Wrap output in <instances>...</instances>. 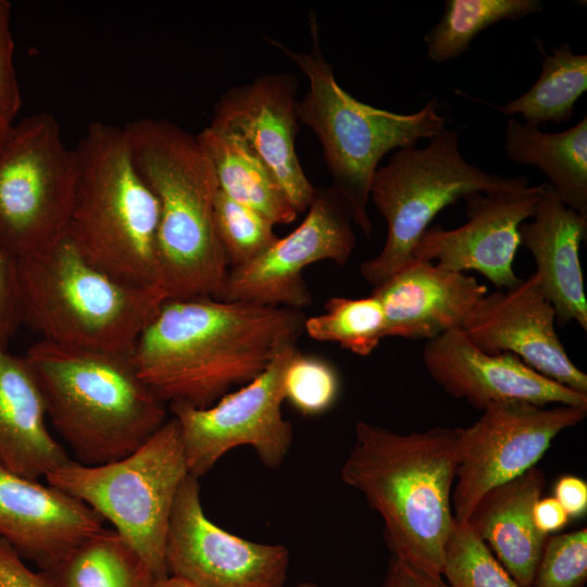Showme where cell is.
I'll return each instance as SVG.
<instances>
[{
  "label": "cell",
  "mask_w": 587,
  "mask_h": 587,
  "mask_svg": "<svg viewBox=\"0 0 587 587\" xmlns=\"http://www.w3.org/2000/svg\"><path fill=\"white\" fill-rule=\"evenodd\" d=\"M350 211L333 187L316 189L303 221L262 254L230 267L218 300L301 310L312 303L303 271L320 261L345 265L355 247Z\"/></svg>",
  "instance_id": "4fadbf2b"
},
{
  "label": "cell",
  "mask_w": 587,
  "mask_h": 587,
  "mask_svg": "<svg viewBox=\"0 0 587 587\" xmlns=\"http://www.w3.org/2000/svg\"><path fill=\"white\" fill-rule=\"evenodd\" d=\"M586 415L587 405L505 401L486 407L477 421L461 428L454 519L466 522L486 492L536 466L553 439Z\"/></svg>",
  "instance_id": "7c38bea8"
},
{
  "label": "cell",
  "mask_w": 587,
  "mask_h": 587,
  "mask_svg": "<svg viewBox=\"0 0 587 587\" xmlns=\"http://www.w3.org/2000/svg\"><path fill=\"white\" fill-rule=\"evenodd\" d=\"M546 185L466 196V222L452 229L428 227L414 246L413 260L476 271L498 290L515 286L521 280L513 267L519 229L533 216Z\"/></svg>",
  "instance_id": "9a60e30c"
},
{
  "label": "cell",
  "mask_w": 587,
  "mask_h": 587,
  "mask_svg": "<svg viewBox=\"0 0 587 587\" xmlns=\"http://www.w3.org/2000/svg\"><path fill=\"white\" fill-rule=\"evenodd\" d=\"M487 291L471 275L414 260L371 294L383 307L386 337L427 341L461 327Z\"/></svg>",
  "instance_id": "ffe728a7"
},
{
  "label": "cell",
  "mask_w": 587,
  "mask_h": 587,
  "mask_svg": "<svg viewBox=\"0 0 587 587\" xmlns=\"http://www.w3.org/2000/svg\"><path fill=\"white\" fill-rule=\"evenodd\" d=\"M311 50L297 52L282 42L267 38L307 76L309 89L297 102L299 122L317 137L332 186L347 204L353 224L367 237L372 223L367 202L373 176L380 160L398 149L416 146L432 139L445 128L436 98L421 110L401 114L363 103L346 91L335 78L323 54L320 24L315 14L309 16Z\"/></svg>",
  "instance_id": "8992f818"
},
{
  "label": "cell",
  "mask_w": 587,
  "mask_h": 587,
  "mask_svg": "<svg viewBox=\"0 0 587 587\" xmlns=\"http://www.w3.org/2000/svg\"><path fill=\"white\" fill-rule=\"evenodd\" d=\"M41 572L53 587H152L157 579L132 545L104 527Z\"/></svg>",
  "instance_id": "484cf974"
},
{
  "label": "cell",
  "mask_w": 587,
  "mask_h": 587,
  "mask_svg": "<svg viewBox=\"0 0 587 587\" xmlns=\"http://www.w3.org/2000/svg\"><path fill=\"white\" fill-rule=\"evenodd\" d=\"M21 325L15 258L0 243V345L8 347Z\"/></svg>",
  "instance_id": "e575fe53"
},
{
  "label": "cell",
  "mask_w": 587,
  "mask_h": 587,
  "mask_svg": "<svg viewBox=\"0 0 587 587\" xmlns=\"http://www.w3.org/2000/svg\"><path fill=\"white\" fill-rule=\"evenodd\" d=\"M295 587H321V586L312 582H302Z\"/></svg>",
  "instance_id": "b9f144b4"
},
{
  "label": "cell",
  "mask_w": 587,
  "mask_h": 587,
  "mask_svg": "<svg viewBox=\"0 0 587 587\" xmlns=\"http://www.w3.org/2000/svg\"><path fill=\"white\" fill-rule=\"evenodd\" d=\"M553 497L569 517H579L587 510V484L574 475L560 477L553 488Z\"/></svg>",
  "instance_id": "74e56055"
},
{
  "label": "cell",
  "mask_w": 587,
  "mask_h": 587,
  "mask_svg": "<svg viewBox=\"0 0 587 587\" xmlns=\"http://www.w3.org/2000/svg\"><path fill=\"white\" fill-rule=\"evenodd\" d=\"M525 176L503 177L467 162L459 135L445 128L425 147L395 150L373 176L370 199L387 223L382 251L364 261L361 276L376 287L413 262L415 243L436 215L460 198L528 186Z\"/></svg>",
  "instance_id": "9c48e42d"
},
{
  "label": "cell",
  "mask_w": 587,
  "mask_h": 587,
  "mask_svg": "<svg viewBox=\"0 0 587 587\" xmlns=\"http://www.w3.org/2000/svg\"><path fill=\"white\" fill-rule=\"evenodd\" d=\"M423 363L448 395L482 411L489 404L505 401L541 407L587 405V395L541 375L513 353L483 351L461 327L427 340Z\"/></svg>",
  "instance_id": "ac0fdd59"
},
{
  "label": "cell",
  "mask_w": 587,
  "mask_h": 587,
  "mask_svg": "<svg viewBox=\"0 0 587 587\" xmlns=\"http://www.w3.org/2000/svg\"><path fill=\"white\" fill-rule=\"evenodd\" d=\"M75 151L77 185L66 235L108 276L158 290L159 203L135 166L124 127L91 123Z\"/></svg>",
  "instance_id": "5b68a950"
},
{
  "label": "cell",
  "mask_w": 587,
  "mask_h": 587,
  "mask_svg": "<svg viewBox=\"0 0 587 587\" xmlns=\"http://www.w3.org/2000/svg\"><path fill=\"white\" fill-rule=\"evenodd\" d=\"M213 215L216 236L229 268L252 261L279 238L271 221L221 189L214 199Z\"/></svg>",
  "instance_id": "4dcf8cb0"
},
{
  "label": "cell",
  "mask_w": 587,
  "mask_h": 587,
  "mask_svg": "<svg viewBox=\"0 0 587 587\" xmlns=\"http://www.w3.org/2000/svg\"><path fill=\"white\" fill-rule=\"evenodd\" d=\"M460 433L437 426L400 434L360 421L341 466L342 482L380 515L391 555L436 576L454 522Z\"/></svg>",
  "instance_id": "7a4b0ae2"
},
{
  "label": "cell",
  "mask_w": 587,
  "mask_h": 587,
  "mask_svg": "<svg viewBox=\"0 0 587 587\" xmlns=\"http://www.w3.org/2000/svg\"><path fill=\"white\" fill-rule=\"evenodd\" d=\"M296 346L283 350L251 382L207 408L174 402L190 475L207 474L229 450L251 446L262 463L278 469L292 444V425L282 414L284 375Z\"/></svg>",
  "instance_id": "8fae6325"
},
{
  "label": "cell",
  "mask_w": 587,
  "mask_h": 587,
  "mask_svg": "<svg viewBox=\"0 0 587 587\" xmlns=\"http://www.w3.org/2000/svg\"><path fill=\"white\" fill-rule=\"evenodd\" d=\"M533 520L536 528L548 536L562 529L570 517L554 497H540L534 504Z\"/></svg>",
  "instance_id": "f35d334b"
},
{
  "label": "cell",
  "mask_w": 587,
  "mask_h": 587,
  "mask_svg": "<svg viewBox=\"0 0 587 587\" xmlns=\"http://www.w3.org/2000/svg\"><path fill=\"white\" fill-rule=\"evenodd\" d=\"M78 163L46 112L13 125L0 148V243L15 259L66 235Z\"/></svg>",
  "instance_id": "30bf717a"
},
{
  "label": "cell",
  "mask_w": 587,
  "mask_h": 587,
  "mask_svg": "<svg viewBox=\"0 0 587 587\" xmlns=\"http://www.w3.org/2000/svg\"><path fill=\"white\" fill-rule=\"evenodd\" d=\"M587 582V529L547 537L532 587H584Z\"/></svg>",
  "instance_id": "d6a6232c"
},
{
  "label": "cell",
  "mask_w": 587,
  "mask_h": 587,
  "mask_svg": "<svg viewBox=\"0 0 587 587\" xmlns=\"http://www.w3.org/2000/svg\"><path fill=\"white\" fill-rule=\"evenodd\" d=\"M545 484L544 472L534 466L486 492L466 521L523 587H532L548 537L533 520V508Z\"/></svg>",
  "instance_id": "603a6c76"
},
{
  "label": "cell",
  "mask_w": 587,
  "mask_h": 587,
  "mask_svg": "<svg viewBox=\"0 0 587 587\" xmlns=\"http://www.w3.org/2000/svg\"><path fill=\"white\" fill-rule=\"evenodd\" d=\"M284 398L304 416L327 412L337 401L340 379L327 361L294 352L284 375Z\"/></svg>",
  "instance_id": "1f68e13d"
},
{
  "label": "cell",
  "mask_w": 587,
  "mask_h": 587,
  "mask_svg": "<svg viewBox=\"0 0 587 587\" xmlns=\"http://www.w3.org/2000/svg\"><path fill=\"white\" fill-rule=\"evenodd\" d=\"M152 587H197V586L180 577L167 575L166 577L155 579Z\"/></svg>",
  "instance_id": "ab89813d"
},
{
  "label": "cell",
  "mask_w": 587,
  "mask_h": 587,
  "mask_svg": "<svg viewBox=\"0 0 587 587\" xmlns=\"http://www.w3.org/2000/svg\"><path fill=\"white\" fill-rule=\"evenodd\" d=\"M0 587H53L47 576L34 572L3 539L0 538Z\"/></svg>",
  "instance_id": "d590c367"
},
{
  "label": "cell",
  "mask_w": 587,
  "mask_h": 587,
  "mask_svg": "<svg viewBox=\"0 0 587 587\" xmlns=\"http://www.w3.org/2000/svg\"><path fill=\"white\" fill-rule=\"evenodd\" d=\"M11 127H5L0 124V148L2 147L4 140L7 139Z\"/></svg>",
  "instance_id": "60d3db41"
},
{
  "label": "cell",
  "mask_w": 587,
  "mask_h": 587,
  "mask_svg": "<svg viewBox=\"0 0 587 587\" xmlns=\"http://www.w3.org/2000/svg\"><path fill=\"white\" fill-rule=\"evenodd\" d=\"M46 415L42 392L25 358L0 345V466L38 479L70 460L48 430Z\"/></svg>",
  "instance_id": "7402d4cb"
},
{
  "label": "cell",
  "mask_w": 587,
  "mask_h": 587,
  "mask_svg": "<svg viewBox=\"0 0 587 587\" xmlns=\"http://www.w3.org/2000/svg\"><path fill=\"white\" fill-rule=\"evenodd\" d=\"M197 137L213 163L218 189L274 225L296 221L298 212L274 174L242 137L211 126Z\"/></svg>",
  "instance_id": "d4e9b609"
},
{
  "label": "cell",
  "mask_w": 587,
  "mask_h": 587,
  "mask_svg": "<svg viewBox=\"0 0 587 587\" xmlns=\"http://www.w3.org/2000/svg\"><path fill=\"white\" fill-rule=\"evenodd\" d=\"M137 171L159 203L158 290L164 300L220 299L229 265L214 226L218 183L192 135L165 118L124 126Z\"/></svg>",
  "instance_id": "3957f363"
},
{
  "label": "cell",
  "mask_w": 587,
  "mask_h": 587,
  "mask_svg": "<svg viewBox=\"0 0 587 587\" xmlns=\"http://www.w3.org/2000/svg\"><path fill=\"white\" fill-rule=\"evenodd\" d=\"M587 90V54L572 51L569 43L544 54L536 83L519 98L495 109L508 116L520 115L524 123L539 126L569 121L578 98Z\"/></svg>",
  "instance_id": "4316f807"
},
{
  "label": "cell",
  "mask_w": 587,
  "mask_h": 587,
  "mask_svg": "<svg viewBox=\"0 0 587 587\" xmlns=\"http://www.w3.org/2000/svg\"><path fill=\"white\" fill-rule=\"evenodd\" d=\"M301 310L214 298L164 300L130 352L165 403H215L260 375L304 333Z\"/></svg>",
  "instance_id": "6da1fadb"
},
{
  "label": "cell",
  "mask_w": 587,
  "mask_h": 587,
  "mask_svg": "<svg viewBox=\"0 0 587 587\" xmlns=\"http://www.w3.org/2000/svg\"><path fill=\"white\" fill-rule=\"evenodd\" d=\"M24 358L47 416L82 464L123 459L166 422V403L140 379L130 354L40 339Z\"/></svg>",
  "instance_id": "277c9868"
},
{
  "label": "cell",
  "mask_w": 587,
  "mask_h": 587,
  "mask_svg": "<svg viewBox=\"0 0 587 587\" xmlns=\"http://www.w3.org/2000/svg\"><path fill=\"white\" fill-rule=\"evenodd\" d=\"M297 88V78L287 72L266 73L232 87L216 101L209 126L242 137L301 213L309 209L316 189L296 151Z\"/></svg>",
  "instance_id": "2e32d148"
},
{
  "label": "cell",
  "mask_w": 587,
  "mask_h": 587,
  "mask_svg": "<svg viewBox=\"0 0 587 587\" xmlns=\"http://www.w3.org/2000/svg\"><path fill=\"white\" fill-rule=\"evenodd\" d=\"M21 105V90L14 67L11 3L0 0V124L12 127Z\"/></svg>",
  "instance_id": "836d02e7"
},
{
  "label": "cell",
  "mask_w": 587,
  "mask_h": 587,
  "mask_svg": "<svg viewBox=\"0 0 587 587\" xmlns=\"http://www.w3.org/2000/svg\"><path fill=\"white\" fill-rule=\"evenodd\" d=\"M324 309V313L304 320V333L312 339L337 342L366 357L386 337L383 307L372 294L364 298L333 297Z\"/></svg>",
  "instance_id": "f1b7e54d"
},
{
  "label": "cell",
  "mask_w": 587,
  "mask_h": 587,
  "mask_svg": "<svg viewBox=\"0 0 587 587\" xmlns=\"http://www.w3.org/2000/svg\"><path fill=\"white\" fill-rule=\"evenodd\" d=\"M541 11L539 0H446L440 20L424 36L427 55L438 64L458 59L487 27Z\"/></svg>",
  "instance_id": "83f0119b"
},
{
  "label": "cell",
  "mask_w": 587,
  "mask_h": 587,
  "mask_svg": "<svg viewBox=\"0 0 587 587\" xmlns=\"http://www.w3.org/2000/svg\"><path fill=\"white\" fill-rule=\"evenodd\" d=\"M103 528V519L75 497L0 466V538L41 571L59 564Z\"/></svg>",
  "instance_id": "d6986e66"
},
{
  "label": "cell",
  "mask_w": 587,
  "mask_h": 587,
  "mask_svg": "<svg viewBox=\"0 0 587 587\" xmlns=\"http://www.w3.org/2000/svg\"><path fill=\"white\" fill-rule=\"evenodd\" d=\"M504 151L514 163L537 167L560 200L587 215V116L566 130L546 133L510 117Z\"/></svg>",
  "instance_id": "cb8c5ba5"
},
{
  "label": "cell",
  "mask_w": 587,
  "mask_h": 587,
  "mask_svg": "<svg viewBox=\"0 0 587 587\" xmlns=\"http://www.w3.org/2000/svg\"><path fill=\"white\" fill-rule=\"evenodd\" d=\"M168 575L197 587H284L289 552L228 533L204 513L198 478L188 474L177 491L165 542Z\"/></svg>",
  "instance_id": "5bb4252c"
},
{
  "label": "cell",
  "mask_w": 587,
  "mask_h": 587,
  "mask_svg": "<svg viewBox=\"0 0 587 587\" xmlns=\"http://www.w3.org/2000/svg\"><path fill=\"white\" fill-rule=\"evenodd\" d=\"M22 324L63 346L130 354L164 301L155 289L120 283L89 264L65 235L16 258Z\"/></svg>",
  "instance_id": "52a82bcc"
},
{
  "label": "cell",
  "mask_w": 587,
  "mask_h": 587,
  "mask_svg": "<svg viewBox=\"0 0 587 587\" xmlns=\"http://www.w3.org/2000/svg\"><path fill=\"white\" fill-rule=\"evenodd\" d=\"M382 587H450L442 576L428 574L391 555Z\"/></svg>",
  "instance_id": "8d00e7d4"
},
{
  "label": "cell",
  "mask_w": 587,
  "mask_h": 587,
  "mask_svg": "<svg viewBox=\"0 0 587 587\" xmlns=\"http://www.w3.org/2000/svg\"><path fill=\"white\" fill-rule=\"evenodd\" d=\"M188 474L179 426L171 417L123 459L100 465L70 459L45 478L109 521L160 579L168 575L165 542L170 517Z\"/></svg>",
  "instance_id": "ba28073f"
},
{
  "label": "cell",
  "mask_w": 587,
  "mask_h": 587,
  "mask_svg": "<svg viewBox=\"0 0 587 587\" xmlns=\"http://www.w3.org/2000/svg\"><path fill=\"white\" fill-rule=\"evenodd\" d=\"M555 312L533 273L515 286L487 292L461 328L489 354L513 353L541 375L587 395V375L567 355Z\"/></svg>",
  "instance_id": "e0dca14e"
},
{
  "label": "cell",
  "mask_w": 587,
  "mask_h": 587,
  "mask_svg": "<svg viewBox=\"0 0 587 587\" xmlns=\"http://www.w3.org/2000/svg\"><path fill=\"white\" fill-rule=\"evenodd\" d=\"M530 221L519 229L520 243L533 255L534 272L560 326L575 322L587 330V299L579 248L587 237V215L567 208L546 185Z\"/></svg>",
  "instance_id": "44dd1931"
},
{
  "label": "cell",
  "mask_w": 587,
  "mask_h": 587,
  "mask_svg": "<svg viewBox=\"0 0 587 587\" xmlns=\"http://www.w3.org/2000/svg\"><path fill=\"white\" fill-rule=\"evenodd\" d=\"M450 587H523L466 522L454 519L441 567Z\"/></svg>",
  "instance_id": "f546056e"
}]
</instances>
